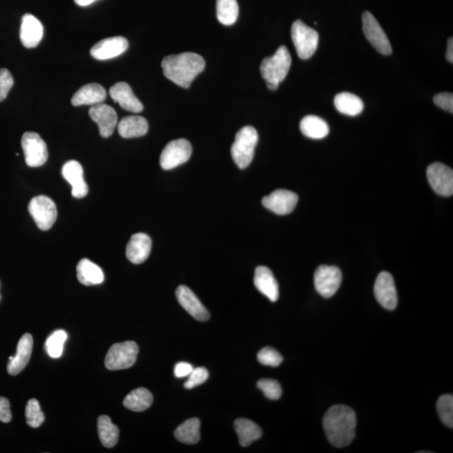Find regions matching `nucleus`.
Here are the masks:
<instances>
[{"label":"nucleus","mask_w":453,"mask_h":453,"mask_svg":"<svg viewBox=\"0 0 453 453\" xmlns=\"http://www.w3.org/2000/svg\"><path fill=\"white\" fill-rule=\"evenodd\" d=\"M322 424L326 438L334 447H348L355 437L356 414L346 405H337L329 409Z\"/></svg>","instance_id":"obj_1"},{"label":"nucleus","mask_w":453,"mask_h":453,"mask_svg":"<svg viewBox=\"0 0 453 453\" xmlns=\"http://www.w3.org/2000/svg\"><path fill=\"white\" fill-rule=\"evenodd\" d=\"M206 63L200 55L185 53L172 55L161 62L165 77L183 89H188L193 80L205 68Z\"/></svg>","instance_id":"obj_2"},{"label":"nucleus","mask_w":453,"mask_h":453,"mask_svg":"<svg viewBox=\"0 0 453 453\" xmlns=\"http://www.w3.org/2000/svg\"><path fill=\"white\" fill-rule=\"evenodd\" d=\"M290 65V54L285 46L279 47L274 56L264 59L261 72L269 89L275 91L279 88L288 74Z\"/></svg>","instance_id":"obj_3"},{"label":"nucleus","mask_w":453,"mask_h":453,"mask_svg":"<svg viewBox=\"0 0 453 453\" xmlns=\"http://www.w3.org/2000/svg\"><path fill=\"white\" fill-rule=\"evenodd\" d=\"M258 140V132L252 126H246L236 135L231 154L232 160L240 169L247 168L253 160Z\"/></svg>","instance_id":"obj_4"},{"label":"nucleus","mask_w":453,"mask_h":453,"mask_svg":"<svg viewBox=\"0 0 453 453\" xmlns=\"http://www.w3.org/2000/svg\"><path fill=\"white\" fill-rule=\"evenodd\" d=\"M291 38L298 57L307 60L313 56L317 49L319 35L316 30L307 26L304 22L297 21L291 27Z\"/></svg>","instance_id":"obj_5"},{"label":"nucleus","mask_w":453,"mask_h":453,"mask_svg":"<svg viewBox=\"0 0 453 453\" xmlns=\"http://www.w3.org/2000/svg\"><path fill=\"white\" fill-rule=\"evenodd\" d=\"M139 346L136 342L127 341L113 344L105 358V366L109 370H121L136 364Z\"/></svg>","instance_id":"obj_6"},{"label":"nucleus","mask_w":453,"mask_h":453,"mask_svg":"<svg viewBox=\"0 0 453 453\" xmlns=\"http://www.w3.org/2000/svg\"><path fill=\"white\" fill-rule=\"evenodd\" d=\"M29 212L40 230H49L56 222L57 210L53 200L46 196H38L29 203Z\"/></svg>","instance_id":"obj_7"},{"label":"nucleus","mask_w":453,"mask_h":453,"mask_svg":"<svg viewBox=\"0 0 453 453\" xmlns=\"http://www.w3.org/2000/svg\"><path fill=\"white\" fill-rule=\"evenodd\" d=\"M26 163L30 167H39L48 159V149L46 142L37 133L26 132L21 139Z\"/></svg>","instance_id":"obj_8"},{"label":"nucleus","mask_w":453,"mask_h":453,"mask_svg":"<svg viewBox=\"0 0 453 453\" xmlns=\"http://www.w3.org/2000/svg\"><path fill=\"white\" fill-rule=\"evenodd\" d=\"M190 142L185 139L172 140L165 145L160 157V167L164 170H172L187 163L192 156Z\"/></svg>","instance_id":"obj_9"},{"label":"nucleus","mask_w":453,"mask_h":453,"mask_svg":"<svg viewBox=\"0 0 453 453\" xmlns=\"http://www.w3.org/2000/svg\"><path fill=\"white\" fill-rule=\"evenodd\" d=\"M342 272L337 266H319L314 275V285L322 297L330 298L336 294L342 283Z\"/></svg>","instance_id":"obj_10"},{"label":"nucleus","mask_w":453,"mask_h":453,"mask_svg":"<svg viewBox=\"0 0 453 453\" xmlns=\"http://www.w3.org/2000/svg\"><path fill=\"white\" fill-rule=\"evenodd\" d=\"M362 31L374 48L385 56L391 55L392 53L391 42L376 18L370 12L366 11L362 15Z\"/></svg>","instance_id":"obj_11"},{"label":"nucleus","mask_w":453,"mask_h":453,"mask_svg":"<svg viewBox=\"0 0 453 453\" xmlns=\"http://www.w3.org/2000/svg\"><path fill=\"white\" fill-rule=\"evenodd\" d=\"M429 184L437 194L450 196L453 193L452 169L443 163H433L427 171Z\"/></svg>","instance_id":"obj_12"},{"label":"nucleus","mask_w":453,"mask_h":453,"mask_svg":"<svg viewBox=\"0 0 453 453\" xmlns=\"http://www.w3.org/2000/svg\"><path fill=\"white\" fill-rule=\"evenodd\" d=\"M374 295L384 308L393 311L398 305L397 290L395 281L389 272L383 271L378 275L374 284Z\"/></svg>","instance_id":"obj_13"},{"label":"nucleus","mask_w":453,"mask_h":453,"mask_svg":"<svg viewBox=\"0 0 453 453\" xmlns=\"http://www.w3.org/2000/svg\"><path fill=\"white\" fill-rule=\"evenodd\" d=\"M297 203L298 196L285 189L274 191L262 199L264 207L278 215L290 214L297 207Z\"/></svg>","instance_id":"obj_14"},{"label":"nucleus","mask_w":453,"mask_h":453,"mask_svg":"<svg viewBox=\"0 0 453 453\" xmlns=\"http://www.w3.org/2000/svg\"><path fill=\"white\" fill-rule=\"evenodd\" d=\"M89 116L98 124L102 137L109 138L113 135L118 125V115L111 106L104 102L92 106Z\"/></svg>","instance_id":"obj_15"},{"label":"nucleus","mask_w":453,"mask_h":453,"mask_svg":"<svg viewBox=\"0 0 453 453\" xmlns=\"http://www.w3.org/2000/svg\"><path fill=\"white\" fill-rule=\"evenodd\" d=\"M176 295L179 304L196 320L205 322L210 319V314L206 307L189 287L180 286L176 289Z\"/></svg>","instance_id":"obj_16"},{"label":"nucleus","mask_w":453,"mask_h":453,"mask_svg":"<svg viewBox=\"0 0 453 453\" xmlns=\"http://www.w3.org/2000/svg\"><path fill=\"white\" fill-rule=\"evenodd\" d=\"M129 47V42L123 37L104 39L98 42L90 50L91 56L97 60L104 61L115 58L125 53Z\"/></svg>","instance_id":"obj_17"},{"label":"nucleus","mask_w":453,"mask_h":453,"mask_svg":"<svg viewBox=\"0 0 453 453\" xmlns=\"http://www.w3.org/2000/svg\"><path fill=\"white\" fill-rule=\"evenodd\" d=\"M44 35V27L37 17L26 14L22 17L19 38L26 48H35L39 45Z\"/></svg>","instance_id":"obj_18"},{"label":"nucleus","mask_w":453,"mask_h":453,"mask_svg":"<svg viewBox=\"0 0 453 453\" xmlns=\"http://www.w3.org/2000/svg\"><path fill=\"white\" fill-rule=\"evenodd\" d=\"M62 176L73 187L72 195L75 198H82L88 195L89 187L84 176V169L76 160L68 161L63 165Z\"/></svg>","instance_id":"obj_19"},{"label":"nucleus","mask_w":453,"mask_h":453,"mask_svg":"<svg viewBox=\"0 0 453 453\" xmlns=\"http://www.w3.org/2000/svg\"><path fill=\"white\" fill-rule=\"evenodd\" d=\"M110 96L114 102H118L122 109L129 112L140 113L144 109L142 102L133 93V90L126 82H120L111 86L109 90Z\"/></svg>","instance_id":"obj_20"},{"label":"nucleus","mask_w":453,"mask_h":453,"mask_svg":"<svg viewBox=\"0 0 453 453\" xmlns=\"http://www.w3.org/2000/svg\"><path fill=\"white\" fill-rule=\"evenodd\" d=\"M151 239L147 234L138 232L131 236L126 248V256L129 261L136 265L143 263L151 254Z\"/></svg>","instance_id":"obj_21"},{"label":"nucleus","mask_w":453,"mask_h":453,"mask_svg":"<svg viewBox=\"0 0 453 453\" xmlns=\"http://www.w3.org/2000/svg\"><path fill=\"white\" fill-rule=\"evenodd\" d=\"M33 349V338L29 333L24 334L17 346V355L10 357L7 366L8 373L10 376H17L28 364Z\"/></svg>","instance_id":"obj_22"},{"label":"nucleus","mask_w":453,"mask_h":453,"mask_svg":"<svg viewBox=\"0 0 453 453\" xmlns=\"http://www.w3.org/2000/svg\"><path fill=\"white\" fill-rule=\"evenodd\" d=\"M254 283L256 288L272 302L279 298V285L273 273L266 266L256 268Z\"/></svg>","instance_id":"obj_23"},{"label":"nucleus","mask_w":453,"mask_h":453,"mask_svg":"<svg viewBox=\"0 0 453 453\" xmlns=\"http://www.w3.org/2000/svg\"><path fill=\"white\" fill-rule=\"evenodd\" d=\"M106 98L107 93L104 86L98 84H89L77 91L72 98V104L73 106H94L102 104Z\"/></svg>","instance_id":"obj_24"},{"label":"nucleus","mask_w":453,"mask_h":453,"mask_svg":"<svg viewBox=\"0 0 453 453\" xmlns=\"http://www.w3.org/2000/svg\"><path fill=\"white\" fill-rule=\"evenodd\" d=\"M77 277L82 285L86 286L100 285L104 281L101 268L88 259H82L77 264Z\"/></svg>","instance_id":"obj_25"},{"label":"nucleus","mask_w":453,"mask_h":453,"mask_svg":"<svg viewBox=\"0 0 453 453\" xmlns=\"http://www.w3.org/2000/svg\"><path fill=\"white\" fill-rule=\"evenodd\" d=\"M149 124L147 120L141 116H127L118 124V131L124 139L141 137L147 135Z\"/></svg>","instance_id":"obj_26"},{"label":"nucleus","mask_w":453,"mask_h":453,"mask_svg":"<svg viewBox=\"0 0 453 453\" xmlns=\"http://www.w3.org/2000/svg\"><path fill=\"white\" fill-rule=\"evenodd\" d=\"M234 428L239 443L244 447L250 446L252 443L259 440L262 436L261 428L250 420L244 418L236 420Z\"/></svg>","instance_id":"obj_27"},{"label":"nucleus","mask_w":453,"mask_h":453,"mask_svg":"<svg viewBox=\"0 0 453 453\" xmlns=\"http://www.w3.org/2000/svg\"><path fill=\"white\" fill-rule=\"evenodd\" d=\"M301 131L306 137L321 140L329 136V126L322 118L308 115L303 118L300 124Z\"/></svg>","instance_id":"obj_28"},{"label":"nucleus","mask_w":453,"mask_h":453,"mask_svg":"<svg viewBox=\"0 0 453 453\" xmlns=\"http://www.w3.org/2000/svg\"><path fill=\"white\" fill-rule=\"evenodd\" d=\"M338 112L348 116H357L364 110V102L360 97L350 93H341L334 98Z\"/></svg>","instance_id":"obj_29"},{"label":"nucleus","mask_w":453,"mask_h":453,"mask_svg":"<svg viewBox=\"0 0 453 453\" xmlns=\"http://www.w3.org/2000/svg\"><path fill=\"white\" fill-rule=\"evenodd\" d=\"M152 403V394L145 388L133 389L124 400V407L136 412L147 411L151 407Z\"/></svg>","instance_id":"obj_30"},{"label":"nucleus","mask_w":453,"mask_h":453,"mask_svg":"<svg viewBox=\"0 0 453 453\" xmlns=\"http://www.w3.org/2000/svg\"><path fill=\"white\" fill-rule=\"evenodd\" d=\"M97 427L102 446L107 448L115 446L119 441L120 430L115 425L113 424L111 419L108 416H100Z\"/></svg>","instance_id":"obj_31"},{"label":"nucleus","mask_w":453,"mask_h":453,"mask_svg":"<svg viewBox=\"0 0 453 453\" xmlns=\"http://www.w3.org/2000/svg\"><path fill=\"white\" fill-rule=\"evenodd\" d=\"M200 427L201 423L198 418L184 421L175 431L176 438L185 444L198 443L201 438Z\"/></svg>","instance_id":"obj_32"},{"label":"nucleus","mask_w":453,"mask_h":453,"mask_svg":"<svg viewBox=\"0 0 453 453\" xmlns=\"http://www.w3.org/2000/svg\"><path fill=\"white\" fill-rule=\"evenodd\" d=\"M216 17L224 26H231L239 17L237 0H216Z\"/></svg>","instance_id":"obj_33"},{"label":"nucleus","mask_w":453,"mask_h":453,"mask_svg":"<svg viewBox=\"0 0 453 453\" xmlns=\"http://www.w3.org/2000/svg\"><path fill=\"white\" fill-rule=\"evenodd\" d=\"M66 338L68 334L63 330H57L50 335L46 342V350L50 357L57 358L62 356Z\"/></svg>","instance_id":"obj_34"},{"label":"nucleus","mask_w":453,"mask_h":453,"mask_svg":"<svg viewBox=\"0 0 453 453\" xmlns=\"http://www.w3.org/2000/svg\"><path fill=\"white\" fill-rule=\"evenodd\" d=\"M437 412L443 423L447 427H453V397L452 395H444L439 398L436 404Z\"/></svg>","instance_id":"obj_35"},{"label":"nucleus","mask_w":453,"mask_h":453,"mask_svg":"<svg viewBox=\"0 0 453 453\" xmlns=\"http://www.w3.org/2000/svg\"><path fill=\"white\" fill-rule=\"evenodd\" d=\"M26 423L30 427L37 428L44 423L45 416L41 412L38 400L31 399L27 403L26 408Z\"/></svg>","instance_id":"obj_36"},{"label":"nucleus","mask_w":453,"mask_h":453,"mask_svg":"<svg viewBox=\"0 0 453 453\" xmlns=\"http://www.w3.org/2000/svg\"><path fill=\"white\" fill-rule=\"evenodd\" d=\"M258 388L268 399L277 400L282 395V389L279 382L271 379H262L258 381Z\"/></svg>","instance_id":"obj_37"},{"label":"nucleus","mask_w":453,"mask_h":453,"mask_svg":"<svg viewBox=\"0 0 453 453\" xmlns=\"http://www.w3.org/2000/svg\"><path fill=\"white\" fill-rule=\"evenodd\" d=\"M258 360L261 364L270 366V367H278L281 364L283 357L275 349L266 346L261 350L258 353Z\"/></svg>","instance_id":"obj_38"},{"label":"nucleus","mask_w":453,"mask_h":453,"mask_svg":"<svg viewBox=\"0 0 453 453\" xmlns=\"http://www.w3.org/2000/svg\"><path fill=\"white\" fill-rule=\"evenodd\" d=\"M210 377L207 369L203 367L193 369L190 376H188V380L184 385V387L187 389H191L196 387V386L203 385L206 382Z\"/></svg>","instance_id":"obj_39"},{"label":"nucleus","mask_w":453,"mask_h":453,"mask_svg":"<svg viewBox=\"0 0 453 453\" xmlns=\"http://www.w3.org/2000/svg\"><path fill=\"white\" fill-rule=\"evenodd\" d=\"M13 85L14 78L10 71L0 68V102L6 100Z\"/></svg>","instance_id":"obj_40"},{"label":"nucleus","mask_w":453,"mask_h":453,"mask_svg":"<svg viewBox=\"0 0 453 453\" xmlns=\"http://www.w3.org/2000/svg\"><path fill=\"white\" fill-rule=\"evenodd\" d=\"M434 102L439 108L446 110L447 112L453 113V95L451 93H442L436 94L434 97Z\"/></svg>","instance_id":"obj_41"},{"label":"nucleus","mask_w":453,"mask_h":453,"mask_svg":"<svg viewBox=\"0 0 453 453\" xmlns=\"http://www.w3.org/2000/svg\"><path fill=\"white\" fill-rule=\"evenodd\" d=\"M11 419L10 401L6 398L0 396V421L8 423H10Z\"/></svg>","instance_id":"obj_42"},{"label":"nucleus","mask_w":453,"mask_h":453,"mask_svg":"<svg viewBox=\"0 0 453 453\" xmlns=\"http://www.w3.org/2000/svg\"><path fill=\"white\" fill-rule=\"evenodd\" d=\"M193 366L189 362H177L174 369V373L176 378H184L190 376L193 370Z\"/></svg>","instance_id":"obj_43"},{"label":"nucleus","mask_w":453,"mask_h":453,"mask_svg":"<svg viewBox=\"0 0 453 453\" xmlns=\"http://www.w3.org/2000/svg\"><path fill=\"white\" fill-rule=\"evenodd\" d=\"M446 57H447V60L449 62L453 63V40H452V38H450L448 40Z\"/></svg>","instance_id":"obj_44"},{"label":"nucleus","mask_w":453,"mask_h":453,"mask_svg":"<svg viewBox=\"0 0 453 453\" xmlns=\"http://www.w3.org/2000/svg\"><path fill=\"white\" fill-rule=\"evenodd\" d=\"M74 1L77 6L85 7L92 5V3L97 1V0H74Z\"/></svg>","instance_id":"obj_45"}]
</instances>
